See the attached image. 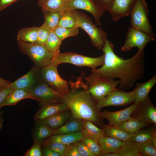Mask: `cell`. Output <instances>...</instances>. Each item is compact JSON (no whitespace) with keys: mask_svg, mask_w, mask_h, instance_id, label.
<instances>
[{"mask_svg":"<svg viewBox=\"0 0 156 156\" xmlns=\"http://www.w3.org/2000/svg\"><path fill=\"white\" fill-rule=\"evenodd\" d=\"M114 45L107 38L102 50L105 55L103 65L99 68L92 69L91 75L101 77L118 78V88L129 89L144 75V50H138L131 58L124 59L114 51Z\"/></svg>","mask_w":156,"mask_h":156,"instance_id":"1","label":"cell"},{"mask_svg":"<svg viewBox=\"0 0 156 156\" xmlns=\"http://www.w3.org/2000/svg\"><path fill=\"white\" fill-rule=\"evenodd\" d=\"M69 90L63 94V102L68 106L72 118L88 120L100 129L104 125L103 118L96 107V102L83 88L79 78L75 82H70Z\"/></svg>","mask_w":156,"mask_h":156,"instance_id":"2","label":"cell"},{"mask_svg":"<svg viewBox=\"0 0 156 156\" xmlns=\"http://www.w3.org/2000/svg\"><path fill=\"white\" fill-rule=\"evenodd\" d=\"M79 77L83 88L96 102L106 97L120 82L119 80L115 81L111 77H101L91 74L84 78Z\"/></svg>","mask_w":156,"mask_h":156,"instance_id":"3","label":"cell"},{"mask_svg":"<svg viewBox=\"0 0 156 156\" xmlns=\"http://www.w3.org/2000/svg\"><path fill=\"white\" fill-rule=\"evenodd\" d=\"M103 54L96 57H87L72 52L60 53L53 56L51 64L57 65L63 63H68L79 67L87 66L94 70L99 66H102L104 62Z\"/></svg>","mask_w":156,"mask_h":156,"instance_id":"4","label":"cell"},{"mask_svg":"<svg viewBox=\"0 0 156 156\" xmlns=\"http://www.w3.org/2000/svg\"><path fill=\"white\" fill-rule=\"evenodd\" d=\"M71 11L77 18L78 27L83 29L88 34L93 46L102 50L107 36V33L94 24L92 19L87 15L75 10Z\"/></svg>","mask_w":156,"mask_h":156,"instance_id":"5","label":"cell"},{"mask_svg":"<svg viewBox=\"0 0 156 156\" xmlns=\"http://www.w3.org/2000/svg\"><path fill=\"white\" fill-rule=\"evenodd\" d=\"M20 51L28 55L36 67L40 68L51 64L52 55L45 45L18 41Z\"/></svg>","mask_w":156,"mask_h":156,"instance_id":"6","label":"cell"},{"mask_svg":"<svg viewBox=\"0 0 156 156\" xmlns=\"http://www.w3.org/2000/svg\"><path fill=\"white\" fill-rule=\"evenodd\" d=\"M29 92L31 99L36 101L40 108L63 102V94L52 88L41 79Z\"/></svg>","mask_w":156,"mask_h":156,"instance_id":"7","label":"cell"},{"mask_svg":"<svg viewBox=\"0 0 156 156\" xmlns=\"http://www.w3.org/2000/svg\"><path fill=\"white\" fill-rule=\"evenodd\" d=\"M145 0H138L130 15L131 25L155 38L156 35L151 27L148 18L149 12Z\"/></svg>","mask_w":156,"mask_h":156,"instance_id":"8","label":"cell"},{"mask_svg":"<svg viewBox=\"0 0 156 156\" xmlns=\"http://www.w3.org/2000/svg\"><path fill=\"white\" fill-rule=\"evenodd\" d=\"M135 91L127 92L116 88L104 98L96 102V107L99 112L104 107L123 106L134 103Z\"/></svg>","mask_w":156,"mask_h":156,"instance_id":"9","label":"cell"},{"mask_svg":"<svg viewBox=\"0 0 156 156\" xmlns=\"http://www.w3.org/2000/svg\"><path fill=\"white\" fill-rule=\"evenodd\" d=\"M57 66L50 64L41 68L40 77L41 79L52 88L64 94L69 90V83L59 75L57 70Z\"/></svg>","mask_w":156,"mask_h":156,"instance_id":"10","label":"cell"},{"mask_svg":"<svg viewBox=\"0 0 156 156\" xmlns=\"http://www.w3.org/2000/svg\"><path fill=\"white\" fill-rule=\"evenodd\" d=\"M126 34L125 41L121 48L124 52L130 51L135 47H137L138 50H144L148 43L155 40V38L131 25L128 28Z\"/></svg>","mask_w":156,"mask_h":156,"instance_id":"11","label":"cell"},{"mask_svg":"<svg viewBox=\"0 0 156 156\" xmlns=\"http://www.w3.org/2000/svg\"><path fill=\"white\" fill-rule=\"evenodd\" d=\"M40 69L34 65L25 74L8 86L12 90L20 89L29 92L41 80Z\"/></svg>","mask_w":156,"mask_h":156,"instance_id":"12","label":"cell"},{"mask_svg":"<svg viewBox=\"0 0 156 156\" xmlns=\"http://www.w3.org/2000/svg\"><path fill=\"white\" fill-rule=\"evenodd\" d=\"M81 9L88 12L94 16L96 25H100V18L104 12L96 0H69L68 10Z\"/></svg>","mask_w":156,"mask_h":156,"instance_id":"13","label":"cell"},{"mask_svg":"<svg viewBox=\"0 0 156 156\" xmlns=\"http://www.w3.org/2000/svg\"><path fill=\"white\" fill-rule=\"evenodd\" d=\"M139 104L133 103L125 109L116 112H110L104 109L102 112H100V115L102 118L107 120L109 124L116 126L131 118V114Z\"/></svg>","mask_w":156,"mask_h":156,"instance_id":"14","label":"cell"},{"mask_svg":"<svg viewBox=\"0 0 156 156\" xmlns=\"http://www.w3.org/2000/svg\"><path fill=\"white\" fill-rule=\"evenodd\" d=\"M132 117L147 123L156 125V108L152 103L149 96L131 114Z\"/></svg>","mask_w":156,"mask_h":156,"instance_id":"15","label":"cell"},{"mask_svg":"<svg viewBox=\"0 0 156 156\" xmlns=\"http://www.w3.org/2000/svg\"><path fill=\"white\" fill-rule=\"evenodd\" d=\"M138 0H113L108 11L116 21L130 15Z\"/></svg>","mask_w":156,"mask_h":156,"instance_id":"16","label":"cell"},{"mask_svg":"<svg viewBox=\"0 0 156 156\" xmlns=\"http://www.w3.org/2000/svg\"><path fill=\"white\" fill-rule=\"evenodd\" d=\"M53 135V130L42 120L34 119L31 136L33 143L42 144L46 142Z\"/></svg>","mask_w":156,"mask_h":156,"instance_id":"17","label":"cell"},{"mask_svg":"<svg viewBox=\"0 0 156 156\" xmlns=\"http://www.w3.org/2000/svg\"><path fill=\"white\" fill-rule=\"evenodd\" d=\"M140 129L133 134L130 138L129 142L138 145L149 142L156 146V133L153 127Z\"/></svg>","mask_w":156,"mask_h":156,"instance_id":"18","label":"cell"},{"mask_svg":"<svg viewBox=\"0 0 156 156\" xmlns=\"http://www.w3.org/2000/svg\"><path fill=\"white\" fill-rule=\"evenodd\" d=\"M156 83V74L149 80L144 83L137 82L134 88L135 101L134 103L139 104L144 101L148 96V94Z\"/></svg>","mask_w":156,"mask_h":156,"instance_id":"19","label":"cell"},{"mask_svg":"<svg viewBox=\"0 0 156 156\" xmlns=\"http://www.w3.org/2000/svg\"><path fill=\"white\" fill-rule=\"evenodd\" d=\"M69 109L64 102L51 104L40 108L34 116V120H42L44 119L64 110Z\"/></svg>","mask_w":156,"mask_h":156,"instance_id":"20","label":"cell"},{"mask_svg":"<svg viewBox=\"0 0 156 156\" xmlns=\"http://www.w3.org/2000/svg\"><path fill=\"white\" fill-rule=\"evenodd\" d=\"M98 142L101 152L104 153H113L122 147L125 142L116 138L103 135L99 138Z\"/></svg>","mask_w":156,"mask_h":156,"instance_id":"21","label":"cell"},{"mask_svg":"<svg viewBox=\"0 0 156 156\" xmlns=\"http://www.w3.org/2000/svg\"><path fill=\"white\" fill-rule=\"evenodd\" d=\"M72 118L70 109L66 110L47 118L42 120L50 129H56L63 125Z\"/></svg>","mask_w":156,"mask_h":156,"instance_id":"22","label":"cell"},{"mask_svg":"<svg viewBox=\"0 0 156 156\" xmlns=\"http://www.w3.org/2000/svg\"><path fill=\"white\" fill-rule=\"evenodd\" d=\"M83 130L81 120L71 118L66 123L53 130V135L69 134Z\"/></svg>","mask_w":156,"mask_h":156,"instance_id":"23","label":"cell"},{"mask_svg":"<svg viewBox=\"0 0 156 156\" xmlns=\"http://www.w3.org/2000/svg\"><path fill=\"white\" fill-rule=\"evenodd\" d=\"M27 99H31L29 92L20 89L13 90L7 95L0 105V109L5 106L15 105L21 100Z\"/></svg>","mask_w":156,"mask_h":156,"instance_id":"24","label":"cell"},{"mask_svg":"<svg viewBox=\"0 0 156 156\" xmlns=\"http://www.w3.org/2000/svg\"><path fill=\"white\" fill-rule=\"evenodd\" d=\"M99 156H142L137 145L126 142L122 147L112 153L101 152Z\"/></svg>","mask_w":156,"mask_h":156,"instance_id":"25","label":"cell"},{"mask_svg":"<svg viewBox=\"0 0 156 156\" xmlns=\"http://www.w3.org/2000/svg\"><path fill=\"white\" fill-rule=\"evenodd\" d=\"M148 123L132 117L131 119L115 127L133 135L140 129L148 126Z\"/></svg>","mask_w":156,"mask_h":156,"instance_id":"26","label":"cell"},{"mask_svg":"<svg viewBox=\"0 0 156 156\" xmlns=\"http://www.w3.org/2000/svg\"><path fill=\"white\" fill-rule=\"evenodd\" d=\"M83 130L81 131L83 136H89L98 141L100 137L104 135V132L103 129H100L93 124L91 121L81 120Z\"/></svg>","mask_w":156,"mask_h":156,"instance_id":"27","label":"cell"},{"mask_svg":"<svg viewBox=\"0 0 156 156\" xmlns=\"http://www.w3.org/2000/svg\"><path fill=\"white\" fill-rule=\"evenodd\" d=\"M103 129L104 135L112 137L125 142H129L133 134L129 133L116 127L108 125H104Z\"/></svg>","mask_w":156,"mask_h":156,"instance_id":"28","label":"cell"},{"mask_svg":"<svg viewBox=\"0 0 156 156\" xmlns=\"http://www.w3.org/2000/svg\"><path fill=\"white\" fill-rule=\"evenodd\" d=\"M69 0H46L41 7V10L59 12L68 10Z\"/></svg>","mask_w":156,"mask_h":156,"instance_id":"29","label":"cell"},{"mask_svg":"<svg viewBox=\"0 0 156 156\" xmlns=\"http://www.w3.org/2000/svg\"><path fill=\"white\" fill-rule=\"evenodd\" d=\"M83 136L81 131L69 134L53 135L47 142H59L68 144L81 140Z\"/></svg>","mask_w":156,"mask_h":156,"instance_id":"30","label":"cell"},{"mask_svg":"<svg viewBox=\"0 0 156 156\" xmlns=\"http://www.w3.org/2000/svg\"><path fill=\"white\" fill-rule=\"evenodd\" d=\"M38 27H26L20 30L17 35V40L23 42L35 43L36 42Z\"/></svg>","mask_w":156,"mask_h":156,"instance_id":"31","label":"cell"},{"mask_svg":"<svg viewBox=\"0 0 156 156\" xmlns=\"http://www.w3.org/2000/svg\"><path fill=\"white\" fill-rule=\"evenodd\" d=\"M44 18L43 26L52 31L57 27L60 17L64 11L53 12L42 10Z\"/></svg>","mask_w":156,"mask_h":156,"instance_id":"32","label":"cell"},{"mask_svg":"<svg viewBox=\"0 0 156 156\" xmlns=\"http://www.w3.org/2000/svg\"><path fill=\"white\" fill-rule=\"evenodd\" d=\"M58 26L68 28H78L77 18L71 11L63 12L60 17Z\"/></svg>","mask_w":156,"mask_h":156,"instance_id":"33","label":"cell"},{"mask_svg":"<svg viewBox=\"0 0 156 156\" xmlns=\"http://www.w3.org/2000/svg\"><path fill=\"white\" fill-rule=\"evenodd\" d=\"M62 42V41L57 37L53 31H51L45 46L53 56L60 53V47Z\"/></svg>","mask_w":156,"mask_h":156,"instance_id":"34","label":"cell"},{"mask_svg":"<svg viewBox=\"0 0 156 156\" xmlns=\"http://www.w3.org/2000/svg\"><path fill=\"white\" fill-rule=\"evenodd\" d=\"M78 28H68L57 26L53 31L57 37L62 41L67 37L78 35L79 31Z\"/></svg>","mask_w":156,"mask_h":156,"instance_id":"35","label":"cell"},{"mask_svg":"<svg viewBox=\"0 0 156 156\" xmlns=\"http://www.w3.org/2000/svg\"><path fill=\"white\" fill-rule=\"evenodd\" d=\"M41 146L57 153L61 156H65L67 145L59 142H47L41 144Z\"/></svg>","mask_w":156,"mask_h":156,"instance_id":"36","label":"cell"},{"mask_svg":"<svg viewBox=\"0 0 156 156\" xmlns=\"http://www.w3.org/2000/svg\"><path fill=\"white\" fill-rule=\"evenodd\" d=\"M81 140L88 149L96 156L99 155L101 151L98 141L87 136H83Z\"/></svg>","mask_w":156,"mask_h":156,"instance_id":"37","label":"cell"},{"mask_svg":"<svg viewBox=\"0 0 156 156\" xmlns=\"http://www.w3.org/2000/svg\"><path fill=\"white\" fill-rule=\"evenodd\" d=\"M140 152L142 156H156V146L151 142L138 145Z\"/></svg>","mask_w":156,"mask_h":156,"instance_id":"38","label":"cell"},{"mask_svg":"<svg viewBox=\"0 0 156 156\" xmlns=\"http://www.w3.org/2000/svg\"><path fill=\"white\" fill-rule=\"evenodd\" d=\"M51 31L42 25L38 27L37 38L35 43L45 45L46 41Z\"/></svg>","mask_w":156,"mask_h":156,"instance_id":"39","label":"cell"},{"mask_svg":"<svg viewBox=\"0 0 156 156\" xmlns=\"http://www.w3.org/2000/svg\"><path fill=\"white\" fill-rule=\"evenodd\" d=\"M75 143L80 156H96L88 149L81 140H78Z\"/></svg>","mask_w":156,"mask_h":156,"instance_id":"40","label":"cell"},{"mask_svg":"<svg viewBox=\"0 0 156 156\" xmlns=\"http://www.w3.org/2000/svg\"><path fill=\"white\" fill-rule=\"evenodd\" d=\"M24 156H42L41 144L33 143L31 147L23 155Z\"/></svg>","mask_w":156,"mask_h":156,"instance_id":"41","label":"cell"},{"mask_svg":"<svg viewBox=\"0 0 156 156\" xmlns=\"http://www.w3.org/2000/svg\"><path fill=\"white\" fill-rule=\"evenodd\" d=\"M66 145L65 156H80L75 142Z\"/></svg>","mask_w":156,"mask_h":156,"instance_id":"42","label":"cell"},{"mask_svg":"<svg viewBox=\"0 0 156 156\" xmlns=\"http://www.w3.org/2000/svg\"><path fill=\"white\" fill-rule=\"evenodd\" d=\"M12 90L8 85L0 87V105Z\"/></svg>","mask_w":156,"mask_h":156,"instance_id":"43","label":"cell"},{"mask_svg":"<svg viewBox=\"0 0 156 156\" xmlns=\"http://www.w3.org/2000/svg\"><path fill=\"white\" fill-rule=\"evenodd\" d=\"M105 12L108 11L113 0H96Z\"/></svg>","mask_w":156,"mask_h":156,"instance_id":"44","label":"cell"},{"mask_svg":"<svg viewBox=\"0 0 156 156\" xmlns=\"http://www.w3.org/2000/svg\"><path fill=\"white\" fill-rule=\"evenodd\" d=\"M41 149L43 156H61L59 154L45 147L41 146Z\"/></svg>","mask_w":156,"mask_h":156,"instance_id":"45","label":"cell"},{"mask_svg":"<svg viewBox=\"0 0 156 156\" xmlns=\"http://www.w3.org/2000/svg\"><path fill=\"white\" fill-rule=\"evenodd\" d=\"M18 0H0V11Z\"/></svg>","mask_w":156,"mask_h":156,"instance_id":"46","label":"cell"},{"mask_svg":"<svg viewBox=\"0 0 156 156\" xmlns=\"http://www.w3.org/2000/svg\"><path fill=\"white\" fill-rule=\"evenodd\" d=\"M4 114V112L3 110H0V131L3 126V124L4 121V118H3Z\"/></svg>","mask_w":156,"mask_h":156,"instance_id":"47","label":"cell"},{"mask_svg":"<svg viewBox=\"0 0 156 156\" xmlns=\"http://www.w3.org/2000/svg\"><path fill=\"white\" fill-rule=\"evenodd\" d=\"M10 81L0 77V87L8 85Z\"/></svg>","mask_w":156,"mask_h":156,"instance_id":"48","label":"cell"},{"mask_svg":"<svg viewBox=\"0 0 156 156\" xmlns=\"http://www.w3.org/2000/svg\"><path fill=\"white\" fill-rule=\"evenodd\" d=\"M46 1V0H38V5L40 7H41Z\"/></svg>","mask_w":156,"mask_h":156,"instance_id":"49","label":"cell"}]
</instances>
